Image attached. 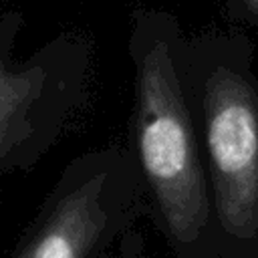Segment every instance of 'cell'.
<instances>
[{"label":"cell","instance_id":"7a4b0ae2","mask_svg":"<svg viewBox=\"0 0 258 258\" xmlns=\"http://www.w3.org/2000/svg\"><path fill=\"white\" fill-rule=\"evenodd\" d=\"M189 107L220 258H258V85L248 71L218 62L202 77Z\"/></svg>","mask_w":258,"mask_h":258},{"label":"cell","instance_id":"3957f363","mask_svg":"<svg viewBox=\"0 0 258 258\" xmlns=\"http://www.w3.org/2000/svg\"><path fill=\"white\" fill-rule=\"evenodd\" d=\"M107 181L93 173L60 196L18 258H87L111 218Z\"/></svg>","mask_w":258,"mask_h":258},{"label":"cell","instance_id":"5b68a950","mask_svg":"<svg viewBox=\"0 0 258 258\" xmlns=\"http://www.w3.org/2000/svg\"><path fill=\"white\" fill-rule=\"evenodd\" d=\"M244 4H246V8H248L250 12L258 14V0H244Z\"/></svg>","mask_w":258,"mask_h":258},{"label":"cell","instance_id":"277c9868","mask_svg":"<svg viewBox=\"0 0 258 258\" xmlns=\"http://www.w3.org/2000/svg\"><path fill=\"white\" fill-rule=\"evenodd\" d=\"M44 89V71L30 67L12 71L4 58L0 38V157L30 133V111Z\"/></svg>","mask_w":258,"mask_h":258},{"label":"cell","instance_id":"6da1fadb","mask_svg":"<svg viewBox=\"0 0 258 258\" xmlns=\"http://www.w3.org/2000/svg\"><path fill=\"white\" fill-rule=\"evenodd\" d=\"M135 141L161 230L177 258H220L191 107L165 40L137 62Z\"/></svg>","mask_w":258,"mask_h":258}]
</instances>
